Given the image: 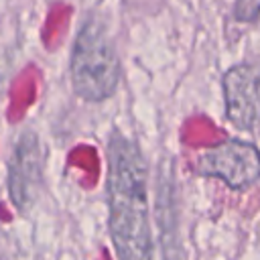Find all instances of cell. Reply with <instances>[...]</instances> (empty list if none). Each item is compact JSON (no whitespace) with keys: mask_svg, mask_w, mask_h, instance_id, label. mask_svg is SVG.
<instances>
[{"mask_svg":"<svg viewBox=\"0 0 260 260\" xmlns=\"http://www.w3.org/2000/svg\"><path fill=\"white\" fill-rule=\"evenodd\" d=\"M221 85L228 120L240 130L260 126V65L238 63L230 67Z\"/></svg>","mask_w":260,"mask_h":260,"instance_id":"4","label":"cell"},{"mask_svg":"<svg viewBox=\"0 0 260 260\" xmlns=\"http://www.w3.org/2000/svg\"><path fill=\"white\" fill-rule=\"evenodd\" d=\"M69 73L71 87L83 102L98 104L116 93L122 65L102 20L93 16L83 20L73 41Z\"/></svg>","mask_w":260,"mask_h":260,"instance_id":"2","label":"cell"},{"mask_svg":"<svg viewBox=\"0 0 260 260\" xmlns=\"http://www.w3.org/2000/svg\"><path fill=\"white\" fill-rule=\"evenodd\" d=\"M234 16L240 22H254L260 16V0H234Z\"/></svg>","mask_w":260,"mask_h":260,"instance_id":"6","label":"cell"},{"mask_svg":"<svg viewBox=\"0 0 260 260\" xmlns=\"http://www.w3.org/2000/svg\"><path fill=\"white\" fill-rule=\"evenodd\" d=\"M43 181V150L35 132L26 130L18 136L8 160V195L18 211H26Z\"/></svg>","mask_w":260,"mask_h":260,"instance_id":"5","label":"cell"},{"mask_svg":"<svg viewBox=\"0 0 260 260\" xmlns=\"http://www.w3.org/2000/svg\"><path fill=\"white\" fill-rule=\"evenodd\" d=\"M108 228L118 260H152L148 167L140 146L122 134L108 142Z\"/></svg>","mask_w":260,"mask_h":260,"instance_id":"1","label":"cell"},{"mask_svg":"<svg viewBox=\"0 0 260 260\" xmlns=\"http://www.w3.org/2000/svg\"><path fill=\"white\" fill-rule=\"evenodd\" d=\"M195 175L221 179L230 189L244 191L260 181V150L238 138L205 148L195 158Z\"/></svg>","mask_w":260,"mask_h":260,"instance_id":"3","label":"cell"}]
</instances>
